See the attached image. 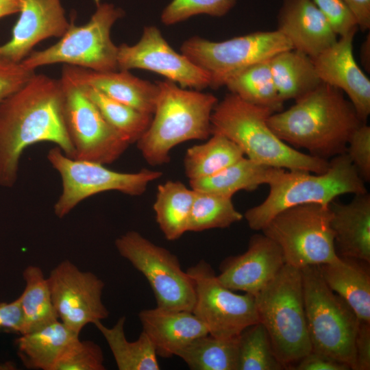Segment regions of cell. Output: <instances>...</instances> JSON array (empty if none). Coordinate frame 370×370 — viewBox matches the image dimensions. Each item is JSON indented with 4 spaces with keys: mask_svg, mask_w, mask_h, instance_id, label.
<instances>
[{
    "mask_svg": "<svg viewBox=\"0 0 370 370\" xmlns=\"http://www.w3.org/2000/svg\"><path fill=\"white\" fill-rule=\"evenodd\" d=\"M363 181H370V127L362 123L350 136L346 152Z\"/></svg>",
    "mask_w": 370,
    "mask_h": 370,
    "instance_id": "39",
    "label": "cell"
},
{
    "mask_svg": "<svg viewBox=\"0 0 370 370\" xmlns=\"http://www.w3.org/2000/svg\"><path fill=\"white\" fill-rule=\"evenodd\" d=\"M284 264L279 246L263 233L256 234L251 237L246 251L224 260L217 277L232 291L256 295Z\"/></svg>",
    "mask_w": 370,
    "mask_h": 370,
    "instance_id": "18",
    "label": "cell"
},
{
    "mask_svg": "<svg viewBox=\"0 0 370 370\" xmlns=\"http://www.w3.org/2000/svg\"><path fill=\"white\" fill-rule=\"evenodd\" d=\"M186 272L195 284L192 312L206 325L209 334L232 338L259 322L254 295L236 294L224 286L208 262L201 260Z\"/></svg>",
    "mask_w": 370,
    "mask_h": 370,
    "instance_id": "14",
    "label": "cell"
},
{
    "mask_svg": "<svg viewBox=\"0 0 370 370\" xmlns=\"http://www.w3.org/2000/svg\"><path fill=\"white\" fill-rule=\"evenodd\" d=\"M25 286L18 297L22 312L21 334L31 332L59 319L42 270L29 265L23 273Z\"/></svg>",
    "mask_w": 370,
    "mask_h": 370,
    "instance_id": "31",
    "label": "cell"
},
{
    "mask_svg": "<svg viewBox=\"0 0 370 370\" xmlns=\"http://www.w3.org/2000/svg\"><path fill=\"white\" fill-rule=\"evenodd\" d=\"M18 13L10 39L0 45V54L14 62L23 61L43 40L61 38L70 25L61 0H20Z\"/></svg>",
    "mask_w": 370,
    "mask_h": 370,
    "instance_id": "19",
    "label": "cell"
},
{
    "mask_svg": "<svg viewBox=\"0 0 370 370\" xmlns=\"http://www.w3.org/2000/svg\"><path fill=\"white\" fill-rule=\"evenodd\" d=\"M63 111L74 159L111 164L130 145L103 118L79 86L62 73Z\"/></svg>",
    "mask_w": 370,
    "mask_h": 370,
    "instance_id": "13",
    "label": "cell"
},
{
    "mask_svg": "<svg viewBox=\"0 0 370 370\" xmlns=\"http://www.w3.org/2000/svg\"><path fill=\"white\" fill-rule=\"evenodd\" d=\"M206 143L187 149L184 171L189 180L214 175L245 157L242 149L223 134L213 133Z\"/></svg>",
    "mask_w": 370,
    "mask_h": 370,
    "instance_id": "30",
    "label": "cell"
},
{
    "mask_svg": "<svg viewBox=\"0 0 370 370\" xmlns=\"http://www.w3.org/2000/svg\"><path fill=\"white\" fill-rule=\"evenodd\" d=\"M125 316L114 326L108 328L101 321L94 323L106 339L119 370H159L155 348L143 332L134 341H129L125 333Z\"/></svg>",
    "mask_w": 370,
    "mask_h": 370,
    "instance_id": "29",
    "label": "cell"
},
{
    "mask_svg": "<svg viewBox=\"0 0 370 370\" xmlns=\"http://www.w3.org/2000/svg\"><path fill=\"white\" fill-rule=\"evenodd\" d=\"M269 186L266 199L243 215L253 230L261 231L276 214L288 208L310 204L329 206L341 195L367 192L365 182L346 153L331 158L323 173L283 169Z\"/></svg>",
    "mask_w": 370,
    "mask_h": 370,
    "instance_id": "5",
    "label": "cell"
},
{
    "mask_svg": "<svg viewBox=\"0 0 370 370\" xmlns=\"http://www.w3.org/2000/svg\"><path fill=\"white\" fill-rule=\"evenodd\" d=\"M278 30L293 48L312 58L332 45L338 36L312 0H283Z\"/></svg>",
    "mask_w": 370,
    "mask_h": 370,
    "instance_id": "20",
    "label": "cell"
},
{
    "mask_svg": "<svg viewBox=\"0 0 370 370\" xmlns=\"http://www.w3.org/2000/svg\"><path fill=\"white\" fill-rule=\"evenodd\" d=\"M326 18L331 27L341 36L358 31L356 18L343 0H312Z\"/></svg>",
    "mask_w": 370,
    "mask_h": 370,
    "instance_id": "40",
    "label": "cell"
},
{
    "mask_svg": "<svg viewBox=\"0 0 370 370\" xmlns=\"http://www.w3.org/2000/svg\"><path fill=\"white\" fill-rule=\"evenodd\" d=\"M78 338L79 334L58 319L20 334L16 345L18 357L27 369L54 370L60 358Z\"/></svg>",
    "mask_w": 370,
    "mask_h": 370,
    "instance_id": "25",
    "label": "cell"
},
{
    "mask_svg": "<svg viewBox=\"0 0 370 370\" xmlns=\"http://www.w3.org/2000/svg\"><path fill=\"white\" fill-rule=\"evenodd\" d=\"M329 207L337 254L370 263V194L354 195L347 204L334 200Z\"/></svg>",
    "mask_w": 370,
    "mask_h": 370,
    "instance_id": "23",
    "label": "cell"
},
{
    "mask_svg": "<svg viewBox=\"0 0 370 370\" xmlns=\"http://www.w3.org/2000/svg\"><path fill=\"white\" fill-rule=\"evenodd\" d=\"M354 370L370 369V323L360 321L355 341Z\"/></svg>",
    "mask_w": 370,
    "mask_h": 370,
    "instance_id": "44",
    "label": "cell"
},
{
    "mask_svg": "<svg viewBox=\"0 0 370 370\" xmlns=\"http://www.w3.org/2000/svg\"><path fill=\"white\" fill-rule=\"evenodd\" d=\"M360 60L363 66L368 72L370 69V36L368 34L360 47Z\"/></svg>",
    "mask_w": 370,
    "mask_h": 370,
    "instance_id": "47",
    "label": "cell"
},
{
    "mask_svg": "<svg viewBox=\"0 0 370 370\" xmlns=\"http://www.w3.org/2000/svg\"><path fill=\"white\" fill-rule=\"evenodd\" d=\"M329 206H293L276 214L261 230L280 248L285 264L302 269L336 260Z\"/></svg>",
    "mask_w": 370,
    "mask_h": 370,
    "instance_id": "9",
    "label": "cell"
},
{
    "mask_svg": "<svg viewBox=\"0 0 370 370\" xmlns=\"http://www.w3.org/2000/svg\"><path fill=\"white\" fill-rule=\"evenodd\" d=\"M263 325L246 328L238 336V370H282Z\"/></svg>",
    "mask_w": 370,
    "mask_h": 370,
    "instance_id": "36",
    "label": "cell"
},
{
    "mask_svg": "<svg viewBox=\"0 0 370 370\" xmlns=\"http://www.w3.org/2000/svg\"><path fill=\"white\" fill-rule=\"evenodd\" d=\"M36 73L21 62L12 61L0 54V102L18 90Z\"/></svg>",
    "mask_w": 370,
    "mask_h": 370,
    "instance_id": "41",
    "label": "cell"
},
{
    "mask_svg": "<svg viewBox=\"0 0 370 370\" xmlns=\"http://www.w3.org/2000/svg\"><path fill=\"white\" fill-rule=\"evenodd\" d=\"M138 317L143 331L162 358L176 356L194 339L208 334L206 325L191 311L156 306L141 310Z\"/></svg>",
    "mask_w": 370,
    "mask_h": 370,
    "instance_id": "22",
    "label": "cell"
},
{
    "mask_svg": "<svg viewBox=\"0 0 370 370\" xmlns=\"http://www.w3.org/2000/svg\"><path fill=\"white\" fill-rule=\"evenodd\" d=\"M270 66L278 92L284 101H295L322 83L312 58L294 49L273 56Z\"/></svg>",
    "mask_w": 370,
    "mask_h": 370,
    "instance_id": "27",
    "label": "cell"
},
{
    "mask_svg": "<svg viewBox=\"0 0 370 370\" xmlns=\"http://www.w3.org/2000/svg\"><path fill=\"white\" fill-rule=\"evenodd\" d=\"M238 336L223 338L208 334L194 339L176 356L192 370H238Z\"/></svg>",
    "mask_w": 370,
    "mask_h": 370,
    "instance_id": "32",
    "label": "cell"
},
{
    "mask_svg": "<svg viewBox=\"0 0 370 370\" xmlns=\"http://www.w3.org/2000/svg\"><path fill=\"white\" fill-rule=\"evenodd\" d=\"M356 32L340 36L312 60L321 81L345 93L360 120L367 123L370 114V80L354 56L353 40Z\"/></svg>",
    "mask_w": 370,
    "mask_h": 370,
    "instance_id": "17",
    "label": "cell"
},
{
    "mask_svg": "<svg viewBox=\"0 0 370 370\" xmlns=\"http://www.w3.org/2000/svg\"><path fill=\"white\" fill-rule=\"evenodd\" d=\"M103 353L92 341H75L60 358L54 370H104Z\"/></svg>",
    "mask_w": 370,
    "mask_h": 370,
    "instance_id": "38",
    "label": "cell"
},
{
    "mask_svg": "<svg viewBox=\"0 0 370 370\" xmlns=\"http://www.w3.org/2000/svg\"><path fill=\"white\" fill-rule=\"evenodd\" d=\"M236 0H172L163 10L160 19L171 25L199 14L222 16L235 5Z\"/></svg>",
    "mask_w": 370,
    "mask_h": 370,
    "instance_id": "37",
    "label": "cell"
},
{
    "mask_svg": "<svg viewBox=\"0 0 370 370\" xmlns=\"http://www.w3.org/2000/svg\"><path fill=\"white\" fill-rule=\"evenodd\" d=\"M47 281L59 320L75 332L108 317L102 301L104 282L93 273L66 260L51 270Z\"/></svg>",
    "mask_w": 370,
    "mask_h": 370,
    "instance_id": "15",
    "label": "cell"
},
{
    "mask_svg": "<svg viewBox=\"0 0 370 370\" xmlns=\"http://www.w3.org/2000/svg\"><path fill=\"white\" fill-rule=\"evenodd\" d=\"M47 158L62 180V193L53 206L58 218L64 217L84 199L100 193L116 190L139 196L150 182L162 175L160 171L148 169L130 173L114 171L100 163L67 157L57 146L48 151Z\"/></svg>",
    "mask_w": 370,
    "mask_h": 370,
    "instance_id": "11",
    "label": "cell"
},
{
    "mask_svg": "<svg viewBox=\"0 0 370 370\" xmlns=\"http://www.w3.org/2000/svg\"><path fill=\"white\" fill-rule=\"evenodd\" d=\"M291 369L294 370H350V367L324 354L311 351L300 359Z\"/></svg>",
    "mask_w": 370,
    "mask_h": 370,
    "instance_id": "42",
    "label": "cell"
},
{
    "mask_svg": "<svg viewBox=\"0 0 370 370\" xmlns=\"http://www.w3.org/2000/svg\"><path fill=\"white\" fill-rule=\"evenodd\" d=\"M23 319L20 299L0 303V332H22Z\"/></svg>",
    "mask_w": 370,
    "mask_h": 370,
    "instance_id": "43",
    "label": "cell"
},
{
    "mask_svg": "<svg viewBox=\"0 0 370 370\" xmlns=\"http://www.w3.org/2000/svg\"><path fill=\"white\" fill-rule=\"evenodd\" d=\"M291 49L293 48L290 41L276 29L256 32L219 42L195 36L185 40L180 51L208 74L210 87L217 89L248 67Z\"/></svg>",
    "mask_w": 370,
    "mask_h": 370,
    "instance_id": "10",
    "label": "cell"
},
{
    "mask_svg": "<svg viewBox=\"0 0 370 370\" xmlns=\"http://www.w3.org/2000/svg\"><path fill=\"white\" fill-rule=\"evenodd\" d=\"M119 254L148 281L158 307L193 311L195 284L181 267L177 257L136 231H128L115 241Z\"/></svg>",
    "mask_w": 370,
    "mask_h": 370,
    "instance_id": "12",
    "label": "cell"
},
{
    "mask_svg": "<svg viewBox=\"0 0 370 370\" xmlns=\"http://www.w3.org/2000/svg\"><path fill=\"white\" fill-rule=\"evenodd\" d=\"M274 112L231 92L218 101L211 116L212 134L224 135L235 143L249 159L287 170L323 173L330 160L301 152L281 140L268 124Z\"/></svg>",
    "mask_w": 370,
    "mask_h": 370,
    "instance_id": "3",
    "label": "cell"
},
{
    "mask_svg": "<svg viewBox=\"0 0 370 370\" xmlns=\"http://www.w3.org/2000/svg\"><path fill=\"white\" fill-rule=\"evenodd\" d=\"M95 1L96 9L88 23L78 26L72 20L59 41L32 51L22 64L32 70L62 63L101 72L118 71V46L112 42L110 32L124 11L112 3Z\"/></svg>",
    "mask_w": 370,
    "mask_h": 370,
    "instance_id": "8",
    "label": "cell"
},
{
    "mask_svg": "<svg viewBox=\"0 0 370 370\" xmlns=\"http://www.w3.org/2000/svg\"><path fill=\"white\" fill-rule=\"evenodd\" d=\"M156 83L158 95L151 122L136 142L151 166L169 162L171 150L180 143L208 138L212 113L218 103L210 92L182 88L167 79Z\"/></svg>",
    "mask_w": 370,
    "mask_h": 370,
    "instance_id": "4",
    "label": "cell"
},
{
    "mask_svg": "<svg viewBox=\"0 0 370 370\" xmlns=\"http://www.w3.org/2000/svg\"><path fill=\"white\" fill-rule=\"evenodd\" d=\"M301 271L312 350L342 361L354 370L360 320L350 306L329 288L318 266H307Z\"/></svg>",
    "mask_w": 370,
    "mask_h": 370,
    "instance_id": "7",
    "label": "cell"
},
{
    "mask_svg": "<svg viewBox=\"0 0 370 370\" xmlns=\"http://www.w3.org/2000/svg\"><path fill=\"white\" fill-rule=\"evenodd\" d=\"M62 73L79 86H87L140 112L152 114L158 95L157 83L140 79L126 70L101 72L64 64Z\"/></svg>",
    "mask_w": 370,
    "mask_h": 370,
    "instance_id": "21",
    "label": "cell"
},
{
    "mask_svg": "<svg viewBox=\"0 0 370 370\" xmlns=\"http://www.w3.org/2000/svg\"><path fill=\"white\" fill-rule=\"evenodd\" d=\"M243 218V215L235 208L231 197L195 190L188 231L225 228Z\"/></svg>",
    "mask_w": 370,
    "mask_h": 370,
    "instance_id": "35",
    "label": "cell"
},
{
    "mask_svg": "<svg viewBox=\"0 0 370 370\" xmlns=\"http://www.w3.org/2000/svg\"><path fill=\"white\" fill-rule=\"evenodd\" d=\"M282 169L243 157L214 175L189 180V183L195 190L232 198L240 190L253 191L262 184H269Z\"/></svg>",
    "mask_w": 370,
    "mask_h": 370,
    "instance_id": "26",
    "label": "cell"
},
{
    "mask_svg": "<svg viewBox=\"0 0 370 370\" xmlns=\"http://www.w3.org/2000/svg\"><path fill=\"white\" fill-rule=\"evenodd\" d=\"M63 103L61 79L42 73H35L0 102V186L15 184L21 156L33 144L53 143L65 156L74 158Z\"/></svg>",
    "mask_w": 370,
    "mask_h": 370,
    "instance_id": "1",
    "label": "cell"
},
{
    "mask_svg": "<svg viewBox=\"0 0 370 370\" xmlns=\"http://www.w3.org/2000/svg\"><path fill=\"white\" fill-rule=\"evenodd\" d=\"M195 190L182 182L169 180L157 188L156 219L165 238L175 241L188 232Z\"/></svg>",
    "mask_w": 370,
    "mask_h": 370,
    "instance_id": "28",
    "label": "cell"
},
{
    "mask_svg": "<svg viewBox=\"0 0 370 370\" xmlns=\"http://www.w3.org/2000/svg\"><path fill=\"white\" fill-rule=\"evenodd\" d=\"M118 69H144L161 75L185 88L210 87L208 74L182 53L175 51L154 25L145 26L135 45L118 46Z\"/></svg>",
    "mask_w": 370,
    "mask_h": 370,
    "instance_id": "16",
    "label": "cell"
},
{
    "mask_svg": "<svg viewBox=\"0 0 370 370\" xmlns=\"http://www.w3.org/2000/svg\"><path fill=\"white\" fill-rule=\"evenodd\" d=\"M369 263L339 256L331 262L318 265L329 288L353 309L360 321L370 323Z\"/></svg>",
    "mask_w": 370,
    "mask_h": 370,
    "instance_id": "24",
    "label": "cell"
},
{
    "mask_svg": "<svg viewBox=\"0 0 370 370\" xmlns=\"http://www.w3.org/2000/svg\"><path fill=\"white\" fill-rule=\"evenodd\" d=\"M79 86L106 121L130 144L136 143L148 129L152 114L114 100L90 86Z\"/></svg>",
    "mask_w": 370,
    "mask_h": 370,
    "instance_id": "34",
    "label": "cell"
},
{
    "mask_svg": "<svg viewBox=\"0 0 370 370\" xmlns=\"http://www.w3.org/2000/svg\"><path fill=\"white\" fill-rule=\"evenodd\" d=\"M254 297L273 352L284 369H291L312 351L301 269L285 264Z\"/></svg>",
    "mask_w": 370,
    "mask_h": 370,
    "instance_id": "6",
    "label": "cell"
},
{
    "mask_svg": "<svg viewBox=\"0 0 370 370\" xmlns=\"http://www.w3.org/2000/svg\"><path fill=\"white\" fill-rule=\"evenodd\" d=\"M353 13L358 28L362 31L370 28V0H343Z\"/></svg>",
    "mask_w": 370,
    "mask_h": 370,
    "instance_id": "45",
    "label": "cell"
},
{
    "mask_svg": "<svg viewBox=\"0 0 370 370\" xmlns=\"http://www.w3.org/2000/svg\"><path fill=\"white\" fill-rule=\"evenodd\" d=\"M20 11V0H0V18Z\"/></svg>",
    "mask_w": 370,
    "mask_h": 370,
    "instance_id": "46",
    "label": "cell"
},
{
    "mask_svg": "<svg viewBox=\"0 0 370 370\" xmlns=\"http://www.w3.org/2000/svg\"><path fill=\"white\" fill-rule=\"evenodd\" d=\"M363 123L344 93L323 82L268 119L286 143L327 160L346 152L350 136Z\"/></svg>",
    "mask_w": 370,
    "mask_h": 370,
    "instance_id": "2",
    "label": "cell"
},
{
    "mask_svg": "<svg viewBox=\"0 0 370 370\" xmlns=\"http://www.w3.org/2000/svg\"><path fill=\"white\" fill-rule=\"evenodd\" d=\"M225 86L244 101L267 108L274 113L283 109L284 101L275 87L270 59L256 63L233 76Z\"/></svg>",
    "mask_w": 370,
    "mask_h": 370,
    "instance_id": "33",
    "label": "cell"
}]
</instances>
